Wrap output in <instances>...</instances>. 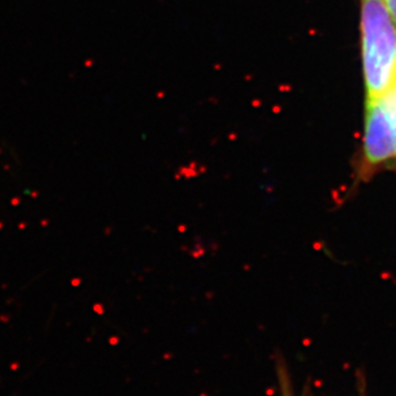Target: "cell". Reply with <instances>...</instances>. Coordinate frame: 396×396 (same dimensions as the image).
Returning a JSON list of instances; mask_svg holds the SVG:
<instances>
[{"label":"cell","instance_id":"cell-2","mask_svg":"<svg viewBox=\"0 0 396 396\" xmlns=\"http://www.w3.org/2000/svg\"><path fill=\"white\" fill-rule=\"evenodd\" d=\"M364 160L370 168L396 158V85L378 98L366 100Z\"/></svg>","mask_w":396,"mask_h":396},{"label":"cell","instance_id":"cell-3","mask_svg":"<svg viewBox=\"0 0 396 396\" xmlns=\"http://www.w3.org/2000/svg\"><path fill=\"white\" fill-rule=\"evenodd\" d=\"M384 4H386L387 9H388V12H390L391 17L396 24V0H384Z\"/></svg>","mask_w":396,"mask_h":396},{"label":"cell","instance_id":"cell-1","mask_svg":"<svg viewBox=\"0 0 396 396\" xmlns=\"http://www.w3.org/2000/svg\"><path fill=\"white\" fill-rule=\"evenodd\" d=\"M362 50L366 100L396 85V24L384 0H362Z\"/></svg>","mask_w":396,"mask_h":396}]
</instances>
